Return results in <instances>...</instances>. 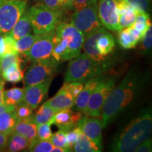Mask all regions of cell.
Masks as SVG:
<instances>
[{"label": "cell", "mask_w": 152, "mask_h": 152, "mask_svg": "<svg viewBox=\"0 0 152 152\" xmlns=\"http://www.w3.org/2000/svg\"><path fill=\"white\" fill-rule=\"evenodd\" d=\"M115 85L114 76H106L102 78L91 94L87 103L85 115L92 117H101L105 100Z\"/></svg>", "instance_id": "9"}, {"label": "cell", "mask_w": 152, "mask_h": 152, "mask_svg": "<svg viewBox=\"0 0 152 152\" xmlns=\"http://www.w3.org/2000/svg\"><path fill=\"white\" fill-rule=\"evenodd\" d=\"M31 23L27 10H26L9 33L15 40H17L30 34L31 33Z\"/></svg>", "instance_id": "19"}, {"label": "cell", "mask_w": 152, "mask_h": 152, "mask_svg": "<svg viewBox=\"0 0 152 152\" xmlns=\"http://www.w3.org/2000/svg\"><path fill=\"white\" fill-rule=\"evenodd\" d=\"M42 3L54 10L64 13L66 11L65 0H39Z\"/></svg>", "instance_id": "40"}, {"label": "cell", "mask_w": 152, "mask_h": 152, "mask_svg": "<svg viewBox=\"0 0 152 152\" xmlns=\"http://www.w3.org/2000/svg\"><path fill=\"white\" fill-rule=\"evenodd\" d=\"M84 85L85 83H81V82H68V83H64L62 88L64 89L72 97L75 99L77 95L83 90Z\"/></svg>", "instance_id": "36"}, {"label": "cell", "mask_w": 152, "mask_h": 152, "mask_svg": "<svg viewBox=\"0 0 152 152\" xmlns=\"http://www.w3.org/2000/svg\"><path fill=\"white\" fill-rule=\"evenodd\" d=\"M84 115L80 112L66 109L57 111L53 118L52 122L60 130L65 132L71 130L77 126L79 120Z\"/></svg>", "instance_id": "15"}, {"label": "cell", "mask_w": 152, "mask_h": 152, "mask_svg": "<svg viewBox=\"0 0 152 152\" xmlns=\"http://www.w3.org/2000/svg\"><path fill=\"white\" fill-rule=\"evenodd\" d=\"M25 88L13 87L4 91V103L6 105L16 106L23 102Z\"/></svg>", "instance_id": "25"}, {"label": "cell", "mask_w": 152, "mask_h": 152, "mask_svg": "<svg viewBox=\"0 0 152 152\" xmlns=\"http://www.w3.org/2000/svg\"><path fill=\"white\" fill-rule=\"evenodd\" d=\"M71 23L85 37L102 28L103 26L98 16V0L80 10L75 11L71 16Z\"/></svg>", "instance_id": "7"}, {"label": "cell", "mask_w": 152, "mask_h": 152, "mask_svg": "<svg viewBox=\"0 0 152 152\" xmlns=\"http://www.w3.org/2000/svg\"><path fill=\"white\" fill-rule=\"evenodd\" d=\"M152 151V142L151 137L142 142L136 148L135 152H151Z\"/></svg>", "instance_id": "42"}, {"label": "cell", "mask_w": 152, "mask_h": 152, "mask_svg": "<svg viewBox=\"0 0 152 152\" xmlns=\"http://www.w3.org/2000/svg\"><path fill=\"white\" fill-rule=\"evenodd\" d=\"M37 125L28 120L18 121L15 125L14 132L25 137L30 142L37 138Z\"/></svg>", "instance_id": "20"}, {"label": "cell", "mask_w": 152, "mask_h": 152, "mask_svg": "<svg viewBox=\"0 0 152 152\" xmlns=\"http://www.w3.org/2000/svg\"><path fill=\"white\" fill-rule=\"evenodd\" d=\"M1 82H3V78H2V75H1V65H0V83H1Z\"/></svg>", "instance_id": "49"}, {"label": "cell", "mask_w": 152, "mask_h": 152, "mask_svg": "<svg viewBox=\"0 0 152 152\" xmlns=\"http://www.w3.org/2000/svg\"><path fill=\"white\" fill-rule=\"evenodd\" d=\"M138 11V9H135L132 6L125 13L119 15L120 30L124 29V28L130 27L131 26H132L134 20H135Z\"/></svg>", "instance_id": "29"}, {"label": "cell", "mask_w": 152, "mask_h": 152, "mask_svg": "<svg viewBox=\"0 0 152 152\" xmlns=\"http://www.w3.org/2000/svg\"><path fill=\"white\" fill-rule=\"evenodd\" d=\"M102 150L92 140L83 132L80 133L78 138L74 144L73 151L75 152H99Z\"/></svg>", "instance_id": "23"}, {"label": "cell", "mask_w": 152, "mask_h": 152, "mask_svg": "<svg viewBox=\"0 0 152 152\" xmlns=\"http://www.w3.org/2000/svg\"><path fill=\"white\" fill-rule=\"evenodd\" d=\"M139 11L148 12L151 9V0H125Z\"/></svg>", "instance_id": "38"}, {"label": "cell", "mask_w": 152, "mask_h": 152, "mask_svg": "<svg viewBox=\"0 0 152 152\" xmlns=\"http://www.w3.org/2000/svg\"><path fill=\"white\" fill-rule=\"evenodd\" d=\"M4 80L12 83H17L23 80L24 73L20 68V64H15L9 66L1 73Z\"/></svg>", "instance_id": "26"}, {"label": "cell", "mask_w": 152, "mask_h": 152, "mask_svg": "<svg viewBox=\"0 0 152 152\" xmlns=\"http://www.w3.org/2000/svg\"><path fill=\"white\" fill-rule=\"evenodd\" d=\"M54 146L49 140H40L36 138L30 142L27 151L31 152H52Z\"/></svg>", "instance_id": "32"}, {"label": "cell", "mask_w": 152, "mask_h": 152, "mask_svg": "<svg viewBox=\"0 0 152 152\" xmlns=\"http://www.w3.org/2000/svg\"><path fill=\"white\" fill-rule=\"evenodd\" d=\"M76 127H78L83 134L102 150V130L104 128L102 118L84 115L79 120Z\"/></svg>", "instance_id": "13"}, {"label": "cell", "mask_w": 152, "mask_h": 152, "mask_svg": "<svg viewBox=\"0 0 152 152\" xmlns=\"http://www.w3.org/2000/svg\"><path fill=\"white\" fill-rule=\"evenodd\" d=\"M143 84L141 76L130 71L118 86L114 87L102 108L101 117L104 128L132 103Z\"/></svg>", "instance_id": "1"}, {"label": "cell", "mask_w": 152, "mask_h": 152, "mask_svg": "<svg viewBox=\"0 0 152 152\" xmlns=\"http://www.w3.org/2000/svg\"><path fill=\"white\" fill-rule=\"evenodd\" d=\"M75 103V99L72 97L62 87L52 98L49 99L45 104L50 106L54 111H59L61 110L73 108Z\"/></svg>", "instance_id": "18"}, {"label": "cell", "mask_w": 152, "mask_h": 152, "mask_svg": "<svg viewBox=\"0 0 152 152\" xmlns=\"http://www.w3.org/2000/svg\"><path fill=\"white\" fill-rule=\"evenodd\" d=\"M52 152H66V151L64 149H62V148L54 147L53 148Z\"/></svg>", "instance_id": "48"}, {"label": "cell", "mask_w": 152, "mask_h": 152, "mask_svg": "<svg viewBox=\"0 0 152 152\" xmlns=\"http://www.w3.org/2000/svg\"><path fill=\"white\" fill-rule=\"evenodd\" d=\"M4 83H0V104H4Z\"/></svg>", "instance_id": "46"}, {"label": "cell", "mask_w": 152, "mask_h": 152, "mask_svg": "<svg viewBox=\"0 0 152 152\" xmlns=\"http://www.w3.org/2000/svg\"><path fill=\"white\" fill-rule=\"evenodd\" d=\"M54 36L55 30L39 35V38L29 50L23 54L31 62L49 58L52 56V49L54 45Z\"/></svg>", "instance_id": "11"}, {"label": "cell", "mask_w": 152, "mask_h": 152, "mask_svg": "<svg viewBox=\"0 0 152 152\" xmlns=\"http://www.w3.org/2000/svg\"><path fill=\"white\" fill-rule=\"evenodd\" d=\"M115 47V38L104 26L85 37L83 49L85 54L99 62L110 59L109 55Z\"/></svg>", "instance_id": "4"}, {"label": "cell", "mask_w": 152, "mask_h": 152, "mask_svg": "<svg viewBox=\"0 0 152 152\" xmlns=\"http://www.w3.org/2000/svg\"><path fill=\"white\" fill-rule=\"evenodd\" d=\"M17 121L14 111L0 113V132L7 136L10 135L14 132Z\"/></svg>", "instance_id": "24"}, {"label": "cell", "mask_w": 152, "mask_h": 152, "mask_svg": "<svg viewBox=\"0 0 152 152\" xmlns=\"http://www.w3.org/2000/svg\"><path fill=\"white\" fill-rule=\"evenodd\" d=\"M16 106H9L6 104H0V113H4L5 111H14Z\"/></svg>", "instance_id": "45"}, {"label": "cell", "mask_w": 152, "mask_h": 152, "mask_svg": "<svg viewBox=\"0 0 152 152\" xmlns=\"http://www.w3.org/2000/svg\"><path fill=\"white\" fill-rule=\"evenodd\" d=\"M8 137V141L6 147L7 151L18 152L25 151L28 149L30 144L29 140L16 132H12Z\"/></svg>", "instance_id": "21"}, {"label": "cell", "mask_w": 152, "mask_h": 152, "mask_svg": "<svg viewBox=\"0 0 152 152\" xmlns=\"http://www.w3.org/2000/svg\"><path fill=\"white\" fill-rule=\"evenodd\" d=\"M32 30L36 35H43L54 31L64 13L38 2L27 9Z\"/></svg>", "instance_id": "5"}, {"label": "cell", "mask_w": 152, "mask_h": 152, "mask_svg": "<svg viewBox=\"0 0 152 152\" xmlns=\"http://www.w3.org/2000/svg\"><path fill=\"white\" fill-rule=\"evenodd\" d=\"M112 63L110 59L99 62L85 54H80L70 60L64 77V83L81 82L85 83L96 76L103 75L110 69Z\"/></svg>", "instance_id": "3"}, {"label": "cell", "mask_w": 152, "mask_h": 152, "mask_svg": "<svg viewBox=\"0 0 152 152\" xmlns=\"http://www.w3.org/2000/svg\"><path fill=\"white\" fill-rule=\"evenodd\" d=\"M142 49L144 52H149L152 47V27L151 26L148 28L142 39Z\"/></svg>", "instance_id": "41"}, {"label": "cell", "mask_w": 152, "mask_h": 152, "mask_svg": "<svg viewBox=\"0 0 152 152\" xmlns=\"http://www.w3.org/2000/svg\"><path fill=\"white\" fill-rule=\"evenodd\" d=\"M118 32V42L120 46L124 49L134 48L143 37V35L132 26Z\"/></svg>", "instance_id": "17"}, {"label": "cell", "mask_w": 152, "mask_h": 152, "mask_svg": "<svg viewBox=\"0 0 152 152\" xmlns=\"http://www.w3.org/2000/svg\"><path fill=\"white\" fill-rule=\"evenodd\" d=\"M68 49V42L65 39H59L55 37L54 36V45L53 47L52 57L56 61L59 63L64 54H66Z\"/></svg>", "instance_id": "31"}, {"label": "cell", "mask_w": 152, "mask_h": 152, "mask_svg": "<svg viewBox=\"0 0 152 152\" xmlns=\"http://www.w3.org/2000/svg\"><path fill=\"white\" fill-rule=\"evenodd\" d=\"M117 0H98V16L102 26L111 31H119Z\"/></svg>", "instance_id": "12"}, {"label": "cell", "mask_w": 152, "mask_h": 152, "mask_svg": "<svg viewBox=\"0 0 152 152\" xmlns=\"http://www.w3.org/2000/svg\"><path fill=\"white\" fill-rule=\"evenodd\" d=\"M52 122H47L37 125V138L40 140H49L52 135L51 130Z\"/></svg>", "instance_id": "37"}, {"label": "cell", "mask_w": 152, "mask_h": 152, "mask_svg": "<svg viewBox=\"0 0 152 152\" xmlns=\"http://www.w3.org/2000/svg\"><path fill=\"white\" fill-rule=\"evenodd\" d=\"M15 42L16 40L9 33H0V57L9 52L17 53L14 48Z\"/></svg>", "instance_id": "30"}, {"label": "cell", "mask_w": 152, "mask_h": 152, "mask_svg": "<svg viewBox=\"0 0 152 152\" xmlns=\"http://www.w3.org/2000/svg\"><path fill=\"white\" fill-rule=\"evenodd\" d=\"M19 54L14 52H9L4 54L0 57V65H1V73L4 71L9 66L14 65L15 64H20V59Z\"/></svg>", "instance_id": "34"}, {"label": "cell", "mask_w": 152, "mask_h": 152, "mask_svg": "<svg viewBox=\"0 0 152 152\" xmlns=\"http://www.w3.org/2000/svg\"><path fill=\"white\" fill-rule=\"evenodd\" d=\"M73 1L74 0H65V7L66 10L71 9L73 7Z\"/></svg>", "instance_id": "47"}, {"label": "cell", "mask_w": 152, "mask_h": 152, "mask_svg": "<svg viewBox=\"0 0 152 152\" xmlns=\"http://www.w3.org/2000/svg\"><path fill=\"white\" fill-rule=\"evenodd\" d=\"M104 75H105L103 74V75L96 76V77L89 80L85 83L83 90H81V92H80V94L77 95V96L75 99V103H74L73 106L74 111L80 112L85 115L87 103L90 99L91 94H92L93 91L96 88V85L102 80Z\"/></svg>", "instance_id": "16"}, {"label": "cell", "mask_w": 152, "mask_h": 152, "mask_svg": "<svg viewBox=\"0 0 152 152\" xmlns=\"http://www.w3.org/2000/svg\"><path fill=\"white\" fill-rule=\"evenodd\" d=\"M49 141L54 147L62 148V149H65L66 151H71L69 147H68L67 139H66V132L64 130L59 129V130L52 134Z\"/></svg>", "instance_id": "33"}, {"label": "cell", "mask_w": 152, "mask_h": 152, "mask_svg": "<svg viewBox=\"0 0 152 152\" xmlns=\"http://www.w3.org/2000/svg\"><path fill=\"white\" fill-rule=\"evenodd\" d=\"M55 37L65 39L68 42V49L61 61H70L80 54L85 41V35L71 23L58 22L55 29Z\"/></svg>", "instance_id": "6"}, {"label": "cell", "mask_w": 152, "mask_h": 152, "mask_svg": "<svg viewBox=\"0 0 152 152\" xmlns=\"http://www.w3.org/2000/svg\"><path fill=\"white\" fill-rule=\"evenodd\" d=\"M58 64V62L52 56L32 62L24 75L25 87L36 85L47 79L53 78Z\"/></svg>", "instance_id": "10"}, {"label": "cell", "mask_w": 152, "mask_h": 152, "mask_svg": "<svg viewBox=\"0 0 152 152\" xmlns=\"http://www.w3.org/2000/svg\"><path fill=\"white\" fill-rule=\"evenodd\" d=\"M56 113V111H54L52 108L43 104L39 107V109L37 110V112L34 115L33 114L27 120L38 125L45 123L52 122L53 118H54Z\"/></svg>", "instance_id": "22"}, {"label": "cell", "mask_w": 152, "mask_h": 152, "mask_svg": "<svg viewBox=\"0 0 152 152\" xmlns=\"http://www.w3.org/2000/svg\"><path fill=\"white\" fill-rule=\"evenodd\" d=\"M14 112L17 121H23L28 119L33 115V109L26 103L22 102L15 106Z\"/></svg>", "instance_id": "35"}, {"label": "cell", "mask_w": 152, "mask_h": 152, "mask_svg": "<svg viewBox=\"0 0 152 152\" xmlns=\"http://www.w3.org/2000/svg\"><path fill=\"white\" fill-rule=\"evenodd\" d=\"M151 111L149 109H144L115 138L111 145V151H134L142 142L151 137Z\"/></svg>", "instance_id": "2"}, {"label": "cell", "mask_w": 152, "mask_h": 152, "mask_svg": "<svg viewBox=\"0 0 152 152\" xmlns=\"http://www.w3.org/2000/svg\"><path fill=\"white\" fill-rule=\"evenodd\" d=\"M39 35H36V34H28V35L24 36L20 39H17L15 42L14 48L17 53L20 54H23L29 50L30 47L33 46L35 42L39 38Z\"/></svg>", "instance_id": "28"}, {"label": "cell", "mask_w": 152, "mask_h": 152, "mask_svg": "<svg viewBox=\"0 0 152 152\" xmlns=\"http://www.w3.org/2000/svg\"><path fill=\"white\" fill-rule=\"evenodd\" d=\"M96 0H74L73 1V7L75 11L80 10L83 7H86L90 4Z\"/></svg>", "instance_id": "43"}, {"label": "cell", "mask_w": 152, "mask_h": 152, "mask_svg": "<svg viewBox=\"0 0 152 152\" xmlns=\"http://www.w3.org/2000/svg\"><path fill=\"white\" fill-rule=\"evenodd\" d=\"M53 78L47 79L36 85L25 87L23 102L33 110L37 109L47 97Z\"/></svg>", "instance_id": "14"}, {"label": "cell", "mask_w": 152, "mask_h": 152, "mask_svg": "<svg viewBox=\"0 0 152 152\" xmlns=\"http://www.w3.org/2000/svg\"><path fill=\"white\" fill-rule=\"evenodd\" d=\"M28 0H0V33H8L26 10Z\"/></svg>", "instance_id": "8"}, {"label": "cell", "mask_w": 152, "mask_h": 152, "mask_svg": "<svg viewBox=\"0 0 152 152\" xmlns=\"http://www.w3.org/2000/svg\"><path fill=\"white\" fill-rule=\"evenodd\" d=\"M8 136L0 132V151H4L7 147Z\"/></svg>", "instance_id": "44"}, {"label": "cell", "mask_w": 152, "mask_h": 152, "mask_svg": "<svg viewBox=\"0 0 152 152\" xmlns=\"http://www.w3.org/2000/svg\"><path fill=\"white\" fill-rule=\"evenodd\" d=\"M151 26V19H150L149 13L145 12V11H139L137 14L135 20H134L132 26H131L140 32L144 36L148 28Z\"/></svg>", "instance_id": "27"}, {"label": "cell", "mask_w": 152, "mask_h": 152, "mask_svg": "<svg viewBox=\"0 0 152 152\" xmlns=\"http://www.w3.org/2000/svg\"><path fill=\"white\" fill-rule=\"evenodd\" d=\"M80 132L81 130L78 127H75V128L66 132V139H67L68 147H69V149L71 150V151H73L74 144H75L76 141H77L80 133Z\"/></svg>", "instance_id": "39"}]
</instances>
